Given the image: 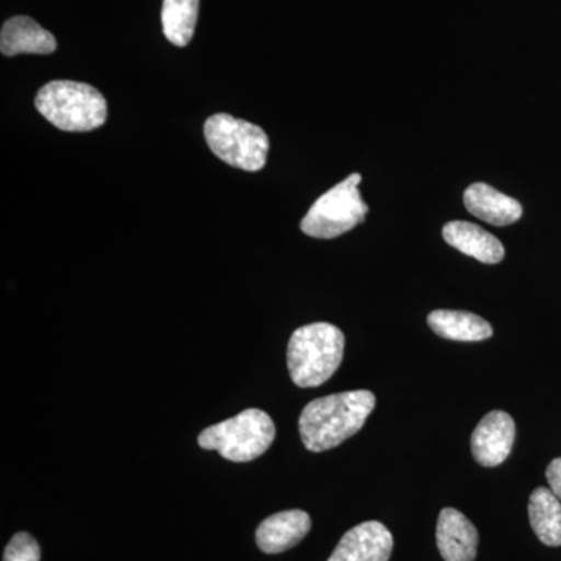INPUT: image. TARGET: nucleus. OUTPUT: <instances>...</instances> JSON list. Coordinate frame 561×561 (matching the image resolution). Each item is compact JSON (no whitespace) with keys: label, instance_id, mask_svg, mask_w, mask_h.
<instances>
[{"label":"nucleus","instance_id":"obj_13","mask_svg":"<svg viewBox=\"0 0 561 561\" xmlns=\"http://www.w3.org/2000/svg\"><path fill=\"white\" fill-rule=\"evenodd\" d=\"M0 50L7 57L21 54L49 55L57 50V39L27 16H14L3 24Z\"/></svg>","mask_w":561,"mask_h":561},{"label":"nucleus","instance_id":"obj_16","mask_svg":"<svg viewBox=\"0 0 561 561\" xmlns=\"http://www.w3.org/2000/svg\"><path fill=\"white\" fill-rule=\"evenodd\" d=\"M198 5L201 0H164L162 2V31L173 46L184 47L191 43L197 25Z\"/></svg>","mask_w":561,"mask_h":561},{"label":"nucleus","instance_id":"obj_14","mask_svg":"<svg viewBox=\"0 0 561 561\" xmlns=\"http://www.w3.org/2000/svg\"><path fill=\"white\" fill-rule=\"evenodd\" d=\"M427 324L435 334L456 342H482L493 335L489 321L476 313L438 309L430 313Z\"/></svg>","mask_w":561,"mask_h":561},{"label":"nucleus","instance_id":"obj_12","mask_svg":"<svg viewBox=\"0 0 561 561\" xmlns=\"http://www.w3.org/2000/svg\"><path fill=\"white\" fill-rule=\"evenodd\" d=\"M443 238L460 251L483 264H500L505 256L504 245L496 236L471 221L454 220L443 228Z\"/></svg>","mask_w":561,"mask_h":561},{"label":"nucleus","instance_id":"obj_1","mask_svg":"<svg viewBox=\"0 0 561 561\" xmlns=\"http://www.w3.org/2000/svg\"><path fill=\"white\" fill-rule=\"evenodd\" d=\"M376 408L370 390H351L313 400L302 409L298 430L306 449L323 453L348 440Z\"/></svg>","mask_w":561,"mask_h":561},{"label":"nucleus","instance_id":"obj_7","mask_svg":"<svg viewBox=\"0 0 561 561\" xmlns=\"http://www.w3.org/2000/svg\"><path fill=\"white\" fill-rule=\"evenodd\" d=\"M515 437L516 426L512 416L507 412H490L472 432V457L482 467H497L511 456Z\"/></svg>","mask_w":561,"mask_h":561},{"label":"nucleus","instance_id":"obj_17","mask_svg":"<svg viewBox=\"0 0 561 561\" xmlns=\"http://www.w3.org/2000/svg\"><path fill=\"white\" fill-rule=\"evenodd\" d=\"M41 549L31 534L20 531L14 535L3 552V561H39Z\"/></svg>","mask_w":561,"mask_h":561},{"label":"nucleus","instance_id":"obj_11","mask_svg":"<svg viewBox=\"0 0 561 561\" xmlns=\"http://www.w3.org/2000/svg\"><path fill=\"white\" fill-rule=\"evenodd\" d=\"M463 202L472 216L494 227L515 224L523 217L522 203L485 183H474L465 191Z\"/></svg>","mask_w":561,"mask_h":561},{"label":"nucleus","instance_id":"obj_4","mask_svg":"<svg viewBox=\"0 0 561 561\" xmlns=\"http://www.w3.org/2000/svg\"><path fill=\"white\" fill-rule=\"evenodd\" d=\"M275 435V423L267 413L247 409L230 420L206 427L198 435V445L206 451L219 453L224 459L241 463L267 451Z\"/></svg>","mask_w":561,"mask_h":561},{"label":"nucleus","instance_id":"obj_9","mask_svg":"<svg viewBox=\"0 0 561 561\" xmlns=\"http://www.w3.org/2000/svg\"><path fill=\"white\" fill-rule=\"evenodd\" d=\"M437 546L445 561H474L479 534L474 524L456 508H443L437 523Z\"/></svg>","mask_w":561,"mask_h":561},{"label":"nucleus","instance_id":"obj_6","mask_svg":"<svg viewBox=\"0 0 561 561\" xmlns=\"http://www.w3.org/2000/svg\"><path fill=\"white\" fill-rule=\"evenodd\" d=\"M360 181V173H351L321 195L301 220V231L316 239H334L362 224L370 208L362 201Z\"/></svg>","mask_w":561,"mask_h":561},{"label":"nucleus","instance_id":"obj_2","mask_svg":"<svg viewBox=\"0 0 561 561\" xmlns=\"http://www.w3.org/2000/svg\"><path fill=\"white\" fill-rule=\"evenodd\" d=\"M345 353V335L331 323L298 328L287 346V367L295 386L312 389L332 378Z\"/></svg>","mask_w":561,"mask_h":561},{"label":"nucleus","instance_id":"obj_5","mask_svg":"<svg viewBox=\"0 0 561 561\" xmlns=\"http://www.w3.org/2000/svg\"><path fill=\"white\" fill-rule=\"evenodd\" d=\"M205 138L217 158L232 168L260 172L267 162L271 140L267 133L230 114H214L205 122Z\"/></svg>","mask_w":561,"mask_h":561},{"label":"nucleus","instance_id":"obj_3","mask_svg":"<svg viewBox=\"0 0 561 561\" xmlns=\"http://www.w3.org/2000/svg\"><path fill=\"white\" fill-rule=\"evenodd\" d=\"M35 106L62 131H92L102 127L108 117V105L102 92L79 81L57 80L44 84L36 94Z\"/></svg>","mask_w":561,"mask_h":561},{"label":"nucleus","instance_id":"obj_8","mask_svg":"<svg viewBox=\"0 0 561 561\" xmlns=\"http://www.w3.org/2000/svg\"><path fill=\"white\" fill-rule=\"evenodd\" d=\"M393 537L383 524L362 523L346 531L328 561H389Z\"/></svg>","mask_w":561,"mask_h":561},{"label":"nucleus","instance_id":"obj_18","mask_svg":"<svg viewBox=\"0 0 561 561\" xmlns=\"http://www.w3.org/2000/svg\"><path fill=\"white\" fill-rule=\"evenodd\" d=\"M546 479H548L549 489L561 501V457L553 459L546 470Z\"/></svg>","mask_w":561,"mask_h":561},{"label":"nucleus","instance_id":"obj_10","mask_svg":"<svg viewBox=\"0 0 561 561\" xmlns=\"http://www.w3.org/2000/svg\"><path fill=\"white\" fill-rule=\"evenodd\" d=\"M311 516L302 511H286L268 516L256 530L262 552L280 553L305 540L311 530Z\"/></svg>","mask_w":561,"mask_h":561},{"label":"nucleus","instance_id":"obj_15","mask_svg":"<svg viewBox=\"0 0 561 561\" xmlns=\"http://www.w3.org/2000/svg\"><path fill=\"white\" fill-rule=\"evenodd\" d=\"M529 519L542 545L561 546V502L551 489L540 486L530 494Z\"/></svg>","mask_w":561,"mask_h":561}]
</instances>
